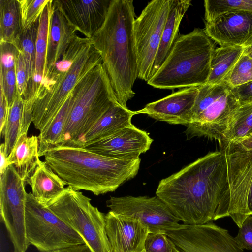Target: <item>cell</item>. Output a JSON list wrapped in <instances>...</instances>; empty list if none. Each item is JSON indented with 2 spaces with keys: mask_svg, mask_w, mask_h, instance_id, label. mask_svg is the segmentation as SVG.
I'll return each instance as SVG.
<instances>
[{
  "mask_svg": "<svg viewBox=\"0 0 252 252\" xmlns=\"http://www.w3.org/2000/svg\"><path fill=\"white\" fill-rule=\"evenodd\" d=\"M234 239L242 249L252 251V215L245 219Z\"/></svg>",
  "mask_w": 252,
  "mask_h": 252,
  "instance_id": "cell-37",
  "label": "cell"
},
{
  "mask_svg": "<svg viewBox=\"0 0 252 252\" xmlns=\"http://www.w3.org/2000/svg\"><path fill=\"white\" fill-rule=\"evenodd\" d=\"M39 157L38 136L22 134L7 157V161L9 165H13L20 177L27 182L41 161Z\"/></svg>",
  "mask_w": 252,
  "mask_h": 252,
  "instance_id": "cell-22",
  "label": "cell"
},
{
  "mask_svg": "<svg viewBox=\"0 0 252 252\" xmlns=\"http://www.w3.org/2000/svg\"><path fill=\"white\" fill-rule=\"evenodd\" d=\"M39 19L29 29L23 32L19 49L24 58L28 83L34 77L36 58V44Z\"/></svg>",
  "mask_w": 252,
  "mask_h": 252,
  "instance_id": "cell-31",
  "label": "cell"
},
{
  "mask_svg": "<svg viewBox=\"0 0 252 252\" xmlns=\"http://www.w3.org/2000/svg\"><path fill=\"white\" fill-rule=\"evenodd\" d=\"M172 0L149 2L134 22L138 78L147 82L160 45Z\"/></svg>",
  "mask_w": 252,
  "mask_h": 252,
  "instance_id": "cell-10",
  "label": "cell"
},
{
  "mask_svg": "<svg viewBox=\"0 0 252 252\" xmlns=\"http://www.w3.org/2000/svg\"><path fill=\"white\" fill-rule=\"evenodd\" d=\"M111 1L53 0V4L70 26L91 39L103 24Z\"/></svg>",
  "mask_w": 252,
  "mask_h": 252,
  "instance_id": "cell-16",
  "label": "cell"
},
{
  "mask_svg": "<svg viewBox=\"0 0 252 252\" xmlns=\"http://www.w3.org/2000/svg\"><path fill=\"white\" fill-rule=\"evenodd\" d=\"M25 226L30 245L40 252H53L86 244L80 234L48 207L39 202L31 192L26 196Z\"/></svg>",
  "mask_w": 252,
  "mask_h": 252,
  "instance_id": "cell-9",
  "label": "cell"
},
{
  "mask_svg": "<svg viewBox=\"0 0 252 252\" xmlns=\"http://www.w3.org/2000/svg\"></svg>",
  "mask_w": 252,
  "mask_h": 252,
  "instance_id": "cell-47",
  "label": "cell"
},
{
  "mask_svg": "<svg viewBox=\"0 0 252 252\" xmlns=\"http://www.w3.org/2000/svg\"><path fill=\"white\" fill-rule=\"evenodd\" d=\"M153 141L149 133L132 124L84 147L113 158L135 160L149 149Z\"/></svg>",
  "mask_w": 252,
  "mask_h": 252,
  "instance_id": "cell-15",
  "label": "cell"
},
{
  "mask_svg": "<svg viewBox=\"0 0 252 252\" xmlns=\"http://www.w3.org/2000/svg\"><path fill=\"white\" fill-rule=\"evenodd\" d=\"M90 39L76 36L66 52L41 82L33 107L32 123L43 131L61 109L74 88L102 63Z\"/></svg>",
  "mask_w": 252,
  "mask_h": 252,
  "instance_id": "cell-4",
  "label": "cell"
},
{
  "mask_svg": "<svg viewBox=\"0 0 252 252\" xmlns=\"http://www.w3.org/2000/svg\"><path fill=\"white\" fill-rule=\"evenodd\" d=\"M191 2L190 0H172L153 67L152 77L160 68L179 36L180 23Z\"/></svg>",
  "mask_w": 252,
  "mask_h": 252,
  "instance_id": "cell-24",
  "label": "cell"
},
{
  "mask_svg": "<svg viewBox=\"0 0 252 252\" xmlns=\"http://www.w3.org/2000/svg\"><path fill=\"white\" fill-rule=\"evenodd\" d=\"M53 252H93V251L86 244H83L63 248Z\"/></svg>",
  "mask_w": 252,
  "mask_h": 252,
  "instance_id": "cell-41",
  "label": "cell"
},
{
  "mask_svg": "<svg viewBox=\"0 0 252 252\" xmlns=\"http://www.w3.org/2000/svg\"><path fill=\"white\" fill-rule=\"evenodd\" d=\"M173 252H183L179 250L176 246L174 248Z\"/></svg>",
  "mask_w": 252,
  "mask_h": 252,
  "instance_id": "cell-45",
  "label": "cell"
},
{
  "mask_svg": "<svg viewBox=\"0 0 252 252\" xmlns=\"http://www.w3.org/2000/svg\"><path fill=\"white\" fill-rule=\"evenodd\" d=\"M190 123L185 132L187 136H205L218 141L221 147L233 115L240 105L226 82L198 87Z\"/></svg>",
  "mask_w": 252,
  "mask_h": 252,
  "instance_id": "cell-7",
  "label": "cell"
},
{
  "mask_svg": "<svg viewBox=\"0 0 252 252\" xmlns=\"http://www.w3.org/2000/svg\"><path fill=\"white\" fill-rule=\"evenodd\" d=\"M26 182L32 188V195L44 205L59 196L66 189L65 183L45 161H40Z\"/></svg>",
  "mask_w": 252,
  "mask_h": 252,
  "instance_id": "cell-23",
  "label": "cell"
},
{
  "mask_svg": "<svg viewBox=\"0 0 252 252\" xmlns=\"http://www.w3.org/2000/svg\"><path fill=\"white\" fill-rule=\"evenodd\" d=\"M209 37L221 46L245 48L252 44V11H233L206 22Z\"/></svg>",
  "mask_w": 252,
  "mask_h": 252,
  "instance_id": "cell-17",
  "label": "cell"
},
{
  "mask_svg": "<svg viewBox=\"0 0 252 252\" xmlns=\"http://www.w3.org/2000/svg\"><path fill=\"white\" fill-rule=\"evenodd\" d=\"M252 136V103L241 105L233 116L225 135L223 148L228 142Z\"/></svg>",
  "mask_w": 252,
  "mask_h": 252,
  "instance_id": "cell-29",
  "label": "cell"
},
{
  "mask_svg": "<svg viewBox=\"0 0 252 252\" xmlns=\"http://www.w3.org/2000/svg\"><path fill=\"white\" fill-rule=\"evenodd\" d=\"M9 107L7 99L2 91L0 89V135H1L4 128L8 113Z\"/></svg>",
  "mask_w": 252,
  "mask_h": 252,
  "instance_id": "cell-40",
  "label": "cell"
},
{
  "mask_svg": "<svg viewBox=\"0 0 252 252\" xmlns=\"http://www.w3.org/2000/svg\"><path fill=\"white\" fill-rule=\"evenodd\" d=\"M164 232L183 252H244L227 230L212 221L183 224L178 230Z\"/></svg>",
  "mask_w": 252,
  "mask_h": 252,
  "instance_id": "cell-14",
  "label": "cell"
},
{
  "mask_svg": "<svg viewBox=\"0 0 252 252\" xmlns=\"http://www.w3.org/2000/svg\"><path fill=\"white\" fill-rule=\"evenodd\" d=\"M22 33L18 0H0V43H9L19 51Z\"/></svg>",
  "mask_w": 252,
  "mask_h": 252,
  "instance_id": "cell-26",
  "label": "cell"
},
{
  "mask_svg": "<svg viewBox=\"0 0 252 252\" xmlns=\"http://www.w3.org/2000/svg\"><path fill=\"white\" fill-rule=\"evenodd\" d=\"M23 32L38 21L49 0H18Z\"/></svg>",
  "mask_w": 252,
  "mask_h": 252,
  "instance_id": "cell-33",
  "label": "cell"
},
{
  "mask_svg": "<svg viewBox=\"0 0 252 252\" xmlns=\"http://www.w3.org/2000/svg\"><path fill=\"white\" fill-rule=\"evenodd\" d=\"M26 182L12 165L0 175V220L12 243L14 252H26L30 245L25 226Z\"/></svg>",
  "mask_w": 252,
  "mask_h": 252,
  "instance_id": "cell-11",
  "label": "cell"
},
{
  "mask_svg": "<svg viewBox=\"0 0 252 252\" xmlns=\"http://www.w3.org/2000/svg\"><path fill=\"white\" fill-rule=\"evenodd\" d=\"M215 49L204 29L179 35L158 70L147 82L154 88L198 87L207 83Z\"/></svg>",
  "mask_w": 252,
  "mask_h": 252,
  "instance_id": "cell-5",
  "label": "cell"
},
{
  "mask_svg": "<svg viewBox=\"0 0 252 252\" xmlns=\"http://www.w3.org/2000/svg\"><path fill=\"white\" fill-rule=\"evenodd\" d=\"M50 17L45 69L41 82L50 73L55 64L66 52L77 35L62 12L50 0Z\"/></svg>",
  "mask_w": 252,
  "mask_h": 252,
  "instance_id": "cell-20",
  "label": "cell"
},
{
  "mask_svg": "<svg viewBox=\"0 0 252 252\" xmlns=\"http://www.w3.org/2000/svg\"><path fill=\"white\" fill-rule=\"evenodd\" d=\"M225 157L230 189L228 217L240 228L252 215V150H245L232 142L220 149Z\"/></svg>",
  "mask_w": 252,
  "mask_h": 252,
  "instance_id": "cell-12",
  "label": "cell"
},
{
  "mask_svg": "<svg viewBox=\"0 0 252 252\" xmlns=\"http://www.w3.org/2000/svg\"><path fill=\"white\" fill-rule=\"evenodd\" d=\"M133 0H112L105 20L90 39L100 54L118 102L127 108L138 78Z\"/></svg>",
  "mask_w": 252,
  "mask_h": 252,
  "instance_id": "cell-2",
  "label": "cell"
},
{
  "mask_svg": "<svg viewBox=\"0 0 252 252\" xmlns=\"http://www.w3.org/2000/svg\"><path fill=\"white\" fill-rule=\"evenodd\" d=\"M0 88L10 108L17 94L16 65L4 70H0Z\"/></svg>",
  "mask_w": 252,
  "mask_h": 252,
  "instance_id": "cell-35",
  "label": "cell"
},
{
  "mask_svg": "<svg viewBox=\"0 0 252 252\" xmlns=\"http://www.w3.org/2000/svg\"><path fill=\"white\" fill-rule=\"evenodd\" d=\"M251 81H252V59L242 54L224 82L233 87Z\"/></svg>",
  "mask_w": 252,
  "mask_h": 252,
  "instance_id": "cell-34",
  "label": "cell"
},
{
  "mask_svg": "<svg viewBox=\"0 0 252 252\" xmlns=\"http://www.w3.org/2000/svg\"><path fill=\"white\" fill-rule=\"evenodd\" d=\"M175 247L164 232L150 233L145 242L146 252H173Z\"/></svg>",
  "mask_w": 252,
  "mask_h": 252,
  "instance_id": "cell-36",
  "label": "cell"
},
{
  "mask_svg": "<svg viewBox=\"0 0 252 252\" xmlns=\"http://www.w3.org/2000/svg\"><path fill=\"white\" fill-rule=\"evenodd\" d=\"M244 48L239 46H220L215 49L207 84L214 85L224 82L243 54Z\"/></svg>",
  "mask_w": 252,
  "mask_h": 252,
  "instance_id": "cell-27",
  "label": "cell"
},
{
  "mask_svg": "<svg viewBox=\"0 0 252 252\" xmlns=\"http://www.w3.org/2000/svg\"><path fill=\"white\" fill-rule=\"evenodd\" d=\"M243 54L252 59V44L244 48Z\"/></svg>",
  "mask_w": 252,
  "mask_h": 252,
  "instance_id": "cell-44",
  "label": "cell"
},
{
  "mask_svg": "<svg viewBox=\"0 0 252 252\" xmlns=\"http://www.w3.org/2000/svg\"><path fill=\"white\" fill-rule=\"evenodd\" d=\"M198 93V87L181 89L149 103L137 114H145L158 121L186 126L191 122V112Z\"/></svg>",
  "mask_w": 252,
  "mask_h": 252,
  "instance_id": "cell-19",
  "label": "cell"
},
{
  "mask_svg": "<svg viewBox=\"0 0 252 252\" xmlns=\"http://www.w3.org/2000/svg\"><path fill=\"white\" fill-rule=\"evenodd\" d=\"M204 7L206 22H209L228 12L252 11V0H205Z\"/></svg>",
  "mask_w": 252,
  "mask_h": 252,
  "instance_id": "cell-32",
  "label": "cell"
},
{
  "mask_svg": "<svg viewBox=\"0 0 252 252\" xmlns=\"http://www.w3.org/2000/svg\"><path fill=\"white\" fill-rule=\"evenodd\" d=\"M136 111H132L119 103L114 104L83 137L77 147H84L107 137L132 125Z\"/></svg>",
  "mask_w": 252,
  "mask_h": 252,
  "instance_id": "cell-21",
  "label": "cell"
},
{
  "mask_svg": "<svg viewBox=\"0 0 252 252\" xmlns=\"http://www.w3.org/2000/svg\"><path fill=\"white\" fill-rule=\"evenodd\" d=\"M231 91L240 105L252 103V81L231 87Z\"/></svg>",
  "mask_w": 252,
  "mask_h": 252,
  "instance_id": "cell-39",
  "label": "cell"
},
{
  "mask_svg": "<svg viewBox=\"0 0 252 252\" xmlns=\"http://www.w3.org/2000/svg\"><path fill=\"white\" fill-rule=\"evenodd\" d=\"M45 161L68 187L95 195L114 191L134 178L140 158L116 159L88 150L85 147L58 145L49 149Z\"/></svg>",
  "mask_w": 252,
  "mask_h": 252,
  "instance_id": "cell-3",
  "label": "cell"
},
{
  "mask_svg": "<svg viewBox=\"0 0 252 252\" xmlns=\"http://www.w3.org/2000/svg\"><path fill=\"white\" fill-rule=\"evenodd\" d=\"M143 252H146V251H145V250Z\"/></svg>",
  "mask_w": 252,
  "mask_h": 252,
  "instance_id": "cell-46",
  "label": "cell"
},
{
  "mask_svg": "<svg viewBox=\"0 0 252 252\" xmlns=\"http://www.w3.org/2000/svg\"><path fill=\"white\" fill-rule=\"evenodd\" d=\"M230 142H232L236 146L243 149L252 150V136Z\"/></svg>",
  "mask_w": 252,
  "mask_h": 252,
  "instance_id": "cell-43",
  "label": "cell"
},
{
  "mask_svg": "<svg viewBox=\"0 0 252 252\" xmlns=\"http://www.w3.org/2000/svg\"><path fill=\"white\" fill-rule=\"evenodd\" d=\"M72 94L71 108L59 145L77 147L111 106L119 103L102 62L80 80Z\"/></svg>",
  "mask_w": 252,
  "mask_h": 252,
  "instance_id": "cell-6",
  "label": "cell"
},
{
  "mask_svg": "<svg viewBox=\"0 0 252 252\" xmlns=\"http://www.w3.org/2000/svg\"><path fill=\"white\" fill-rule=\"evenodd\" d=\"M73 100L72 91L50 124L38 136L39 154L44 156L50 148L59 145Z\"/></svg>",
  "mask_w": 252,
  "mask_h": 252,
  "instance_id": "cell-28",
  "label": "cell"
},
{
  "mask_svg": "<svg viewBox=\"0 0 252 252\" xmlns=\"http://www.w3.org/2000/svg\"><path fill=\"white\" fill-rule=\"evenodd\" d=\"M91 199L69 187L47 204L53 212L84 239L93 252H111L106 231L105 214Z\"/></svg>",
  "mask_w": 252,
  "mask_h": 252,
  "instance_id": "cell-8",
  "label": "cell"
},
{
  "mask_svg": "<svg viewBox=\"0 0 252 252\" xmlns=\"http://www.w3.org/2000/svg\"><path fill=\"white\" fill-rule=\"evenodd\" d=\"M24 106V99L17 94L12 105L9 108L6 122L2 133L4 138L5 152L7 157L14 148L20 133Z\"/></svg>",
  "mask_w": 252,
  "mask_h": 252,
  "instance_id": "cell-30",
  "label": "cell"
},
{
  "mask_svg": "<svg viewBox=\"0 0 252 252\" xmlns=\"http://www.w3.org/2000/svg\"><path fill=\"white\" fill-rule=\"evenodd\" d=\"M106 231L111 252H143L150 233L138 220L111 211L105 214Z\"/></svg>",
  "mask_w": 252,
  "mask_h": 252,
  "instance_id": "cell-18",
  "label": "cell"
},
{
  "mask_svg": "<svg viewBox=\"0 0 252 252\" xmlns=\"http://www.w3.org/2000/svg\"><path fill=\"white\" fill-rule=\"evenodd\" d=\"M0 175L2 174L9 166L7 161V156L5 152L4 143H2L0 147Z\"/></svg>",
  "mask_w": 252,
  "mask_h": 252,
  "instance_id": "cell-42",
  "label": "cell"
},
{
  "mask_svg": "<svg viewBox=\"0 0 252 252\" xmlns=\"http://www.w3.org/2000/svg\"><path fill=\"white\" fill-rule=\"evenodd\" d=\"M16 75L17 94L23 97L26 92L28 80L24 56L20 51H19L16 62Z\"/></svg>",
  "mask_w": 252,
  "mask_h": 252,
  "instance_id": "cell-38",
  "label": "cell"
},
{
  "mask_svg": "<svg viewBox=\"0 0 252 252\" xmlns=\"http://www.w3.org/2000/svg\"><path fill=\"white\" fill-rule=\"evenodd\" d=\"M49 1L39 18L34 75L32 80L28 82L26 93V94L31 97H36L44 75L49 25Z\"/></svg>",
  "mask_w": 252,
  "mask_h": 252,
  "instance_id": "cell-25",
  "label": "cell"
},
{
  "mask_svg": "<svg viewBox=\"0 0 252 252\" xmlns=\"http://www.w3.org/2000/svg\"><path fill=\"white\" fill-rule=\"evenodd\" d=\"M156 195L185 224L228 217L230 189L223 152H210L162 179Z\"/></svg>",
  "mask_w": 252,
  "mask_h": 252,
  "instance_id": "cell-1",
  "label": "cell"
},
{
  "mask_svg": "<svg viewBox=\"0 0 252 252\" xmlns=\"http://www.w3.org/2000/svg\"><path fill=\"white\" fill-rule=\"evenodd\" d=\"M107 207L114 213L138 220L150 233L176 230L183 225L157 196L111 197Z\"/></svg>",
  "mask_w": 252,
  "mask_h": 252,
  "instance_id": "cell-13",
  "label": "cell"
}]
</instances>
